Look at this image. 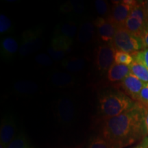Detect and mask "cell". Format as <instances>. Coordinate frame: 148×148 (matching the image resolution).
<instances>
[{"label":"cell","mask_w":148,"mask_h":148,"mask_svg":"<svg viewBox=\"0 0 148 148\" xmlns=\"http://www.w3.org/2000/svg\"><path fill=\"white\" fill-rule=\"evenodd\" d=\"M34 60L40 66H50L53 65V60L48 53H40L35 56Z\"/></svg>","instance_id":"28"},{"label":"cell","mask_w":148,"mask_h":148,"mask_svg":"<svg viewBox=\"0 0 148 148\" xmlns=\"http://www.w3.org/2000/svg\"><path fill=\"white\" fill-rule=\"evenodd\" d=\"M145 24L141 22L138 18L130 16L125 21L123 27L130 33L138 37H141L145 29Z\"/></svg>","instance_id":"19"},{"label":"cell","mask_w":148,"mask_h":148,"mask_svg":"<svg viewBox=\"0 0 148 148\" xmlns=\"http://www.w3.org/2000/svg\"><path fill=\"white\" fill-rule=\"evenodd\" d=\"M143 4L144 8H145L146 14H147V16L148 18V0H146V1H143Z\"/></svg>","instance_id":"33"},{"label":"cell","mask_w":148,"mask_h":148,"mask_svg":"<svg viewBox=\"0 0 148 148\" xmlns=\"http://www.w3.org/2000/svg\"><path fill=\"white\" fill-rule=\"evenodd\" d=\"M26 148H32V147H31V146H29V147H27Z\"/></svg>","instance_id":"35"},{"label":"cell","mask_w":148,"mask_h":148,"mask_svg":"<svg viewBox=\"0 0 148 148\" xmlns=\"http://www.w3.org/2000/svg\"><path fill=\"white\" fill-rule=\"evenodd\" d=\"M95 7L98 15L100 17H108L111 9L108 1L104 0H96L95 1Z\"/></svg>","instance_id":"24"},{"label":"cell","mask_w":148,"mask_h":148,"mask_svg":"<svg viewBox=\"0 0 148 148\" xmlns=\"http://www.w3.org/2000/svg\"><path fill=\"white\" fill-rule=\"evenodd\" d=\"M130 16L138 18L140 21L145 23V25L148 23V18L145 8L143 6V1H137V2L132 8V10L131 11L130 15Z\"/></svg>","instance_id":"22"},{"label":"cell","mask_w":148,"mask_h":148,"mask_svg":"<svg viewBox=\"0 0 148 148\" xmlns=\"http://www.w3.org/2000/svg\"><path fill=\"white\" fill-rule=\"evenodd\" d=\"M86 59L80 56H69L61 61V66L70 73H78L84 69Z\"/></svg>","instance_id":"17"},{"label":"cell","mask_w":148,"mask_h":148,"mask_svg":"<svg viewBox=\"0 0 148 148\" xmlns=\"http://www.w3.org/2000/svg\"><path fill=\"white\" fill-rule=\"evenodd\" d=\"M96 34V29L93 21L84 20L79 25L76 41L82 44H88L93 40Z\"/></svg>","instance_id":"13"},{"label":"cell","mask_w":148,"mask_h":148,"mask_svg":"<svg viewBox=\"0 0 148 148\" xmlns=\"http://www.w3.org/2000/svg\"><path fill=\"white\" fill-rule=\"evenodd\" d=\"M132 148H148V136H145L137 145Z\"/></svg>","instance_id":"31"},{"label":"cell","mask_w":148,"mask_h":148,"mask_svg":"<svg viewBox=\"0 0 148 148\" xmlns=\"http://www.w3.org/2000/svg\"><path fill=\"white\" fill-rule=\"evenodd\" d=\"M50 82L53 86L60 88H66L73 86L76 82V77L67 72L58 71L51 74Z\"/></svg>","instance_id":"14"},{"label":"cell","mask_w":148,"mask_h":148,"mask_svg":"<svg viewBox=\"0 0 148 148\" xmlns=\"http://www.w3.org/2000/svg\"><path fill=\"white\" fill-rule=\"evenodd\" d=\"M112 2V5L111 7L110 12L107 18L117 27H123L137 1L124 0L113 1Z\"/></svg>","instance_id":"8"},{"label":"cell","mask_w":148,"mask_h":148,"mask_svg":"<svg viewBox=\"0 0 148 148\" xmlns=\"http://www.w3.org/2000/svg\"><path fill=\"white\" fill-rule=\"evenodd\" d=\"M78 28L77 22L75 19L68 18L62 21L56 27L51 40L71 51L74 40L76 39Z\"/></svg>","instance_id":"3"},{"label":"cell","mask_w":148,"mask_h":148,"mask_svg":"<svg viewBox=\"0 0 148 148\" xmlns=\"http://www.w3.org/2000/svg\"><path fill=\"white\" fill-rule=\"evenodd\" d=\"M86 5L79 0H71L66 1L60 7V12L63 14L71 16H79L84 13Z\"/></svg>","instance_id":"16"},{"label":"cell","mask_w":148,"mask_h":148,"mask_svg":"<svg viewBox=\"0 0 148 148\" xmlns=\"http://www.w3.org/2000/svg\"><path fill=\"white\" fill-rule=\"evenodd\" d=\"M13 25L12 21L5 14H0V33L1 34H8L12 32Z\"/></svg>","instance_id":"26"},{"label":"cell","mask_w":148,"mask_h":148,"mask_svg":"<svg viewBox=\"0 0 148 148\" xmlns=\"http://www.w3.org/2000/svg\"><path fill=\"white\" fill-rule=\"evenodd\" d=\"M16 123L11 115L4 116L1 120L0 128V147L7 148L12 140L15 138Z\"/></svg>","instance_id":"11"},{"label":"cell","mask_w":148,"mask_h":148,"mask_svg":"<svg viewBox=\"0 0 148 148\" xmlns=\"http://www.w3.org/2000/svg\"><path fill=\"white\" fill-rule=\"evenodd\" d=\"M19 51V45L17 40L12 36L3 37L0 42V52L3 60L9 61L13 59Z\"/></svg>","instance_id":"12"},{"label":"cell","mask_w":148,"mask_h":148,"mask_svg":"<svg viewBox=\"0 0 148 148\" xmlns=\"http://www.w3.org/2000/svg\"><path fill=\"white\" fill-rule=\"evenodd\" d=\"M78 148H81V147H78Z\"/></svg>","instance_id":"36"},{"label":"cell","mask_w":148,"mask_h":148,"mask_svg":"<svg viewBox=\"0 0 148 148\" xmlns=\"http://www.w3.org/2000/svg\"><path fill=\"white\" fill-rule=\"evenodd\" d=\"M137 101L121 90L109 89L103 91L98 98V113L101 120L114 117L132 108Z\"/></svg>","instance_id":"2"},{"label":"cell","mask_w":148,"mask_h":148,"mask_svg":"<svg viewBox=\"0 0 148 148\" xmlns=\"http://www.w3.org/2000/svg\"><path fill=\"white\" fill-rule=\"evenodd\" d=\"M143 115L146 131H147V134L148 136V107L143 106Z\"/></svg>","instance_id":"32"},{"label":"cell","mask_w":148,"mask_h":148,"mask_svg":"<svg viewBox=\"0 0 148 148\" xmlns=\"http://www.w3.org/2000/svg\"><path fill=\"white\" fill-rule=\"evenodd\" d=\"M55 112L62 124H69L75 118L77 106L74 99L69 95H61L56 101Z\"/></svg>","instance_id":"7"},{"label":"cell","mask_w":148,"mask_h":148,"mask_svg":"<svg viewBox=\"0 0 148 148\" xmlns=\"http://www.w3.org/2000/svg\"><path fill=\"white\" fill-rule=\"evenodd\" d=\"M98 38L103 43H110L118 27L107 18L97 17L93 21Z\"/></svg>","instance_id":"9"},{"label":"cell","mask_w":148,"mask_h":148,"mask_svg":"<svg viewBox=\"0 0 148 148\" xmlns=\"http://www.w3.org/2000/svg\"><path fill=\"white\" fill-rule=\"evenodd\" d=\"M134 62L132 55L125 51L116 50L114 55V62L116 64L130 66Z\"/></svg>","instance_id":"23"},{"label":"cell","mask_w":148,"mask_h":148,"mask_svg":"<svg viewBox=\"0 0 148 148\" xmlns=\"http://www.w3.org/2000/svg\"><path fill=\"white\" fill-rule=\"evenodd\" d=\"M145 84L130 73L120 82L119 87L123 90L122 92L125 95L132 98L133 100L137 101L138 95Z\"/></svg>","instance_id":"10"},{"label":"cell","mask_w":148,"mask_h":148,"mask_svg":"<svg viewBox=\"0 0 148 148\" xmlns=\"http://www.w3.org/2000/svg\"><path fill=\"white\" fill-rule=\"evenodd\" d=\"M47 51V53L50 56L54 61H62L65 58V56L69 53L67 51L51 40L48 46Z\"/></svg>","instance_id":"20"},{"label":"cell","mask_w":148,"mask_h":148,"mask_svg":"<svg viewBox=\"0 0 148 148\" xmlns=\"http://www.w3.org/2000/svg\"><path fill=\"white\" fill-rule=\"evenodd\" d=\"M140 38H141L142 41H143L145 49L148 48V23L146 24L145 29H144V31L143 32V34H142Z\"/></svg>","instance_id":"30"},{"label":"cell","mask_w":148,"mask_h":148,"mask_svg":"<svg viewBox=\"0 0 148 148\" xmlns=\"http://www.w3.org/2000/svg\"><path fill=\"white\" fill-rule=\"evenodd\" d=\"M132 55L134 58V61L141 64L146 69H148V48L132 53Z\"/></svg>","instance_id":"27"},{"label":"cell","mask_w":148,"mask_h":148,"mask_svg":"<svg viewBox=\"0 0 148 148\" xmlns=\"http://www.w3.org/2000/svg\"><path fill=\"white\" fill-rule=\"evenodd\" d=\"M87 148H112V147L108 140L99 134L90 138Z\"/></svg>","instance_id":"25"},{"label":"cell","mask_w":148,"mask_h":148,"mask_svg":"<svg viewBox=\"0 0 148 148\" xmlns=\"http://www.w3.org/2000/svg\"><path fill=\"white\" fill-rule=\"evenodd\" d=\"M130 73V66L114 63L106 73V78L110 82H121Z\"/></svg>","instance_id":"15"},{"label":"cell","mask_w":148,"mask_h":148,"mask_svg":"<svg viewBox=\"0 0 148 148\" xmlns=\"http://www.w3.org/2000/svg\"><path fill=\"white\" fill-rule=\"evenodd\" d=\"M137 102L143 106L148 107V83H146L138 97Z\"/></svg>","instance_id":"29"},{"label":"cell","mask_w":148,"mask_h":148,"mask_svg":"<svg viewBox=\"0 0 148 148\" xmlns=\"http://www.w3.org/2000/svg\"><path fill=\"white\" fill-rule=\"evenodd\" d=\"M130 73L138 77L140 80L145 83H148V69L141 64L134 61L130 65Z\"/></svg>","instance_id":"21"},{"label":"cell","mask_w":148,"mask_h":148,"mask_svg":"<svg viewBox=\"0 0 148 148\" xmlns=\"http://www.w3.org/2000/svg\"><path fill=\"white\" fill-rule=\"evenodd\" d=\"M79 147H66V148H78Z\"/></svg>","instance_id":"34"},{"label":"cell","mask_w":148,"mask_h":148,"mask_svg":"<svg viewBox=\"0 0 148 148\" xmlns=\"http://www.w3.org/2000/svg\"><path fill=\"white\" fill-rule=\"evenodd\" d=\"M101 134L112 148H124L147 136L143 106L137 102L132 108L114 117L101 120Z\"/></svg>","instance_id":"1"},{"label":"cell","mask_w":148,"mask_h":148,"mask_svg":"<svg viewBox=\"0 0 148 148\" xmlns=\"http://www.w3.org/2000/svg\"><path fill=\"white\" fill-rule=\"evenodd\" d=\"M110 43L116 50L131 54L145 49L141 38L130 33L123 27H118Z\"/></svg>","instance_id":"4"},{"label":"cell","mask_w":148,"mask_h":148,"mask_svg":"<svg viewBox=\"0 0 148 148\" xmlns=\"http://www.w3.org/2000/svg\"><path fill=\"white\" fill-rule=\"evenodd\" d=\"M116 49L111 43H101L94 51L93 64L96 71L101 73H107L114 63V55Z\"/></svg>","instance_id":"6"},{"label":"cell","mask_w":148,"mask_h":148,"mask_svg":"<svg viewBox=\"0 0 148 148\" xmlns=\"http://www.w3.org/2000/svg\"><path fill=\"white\" fill-rule=\"evenodd\" d=\"M42 29L40 26L25 30L21 35L18 54L26 57L39 51L42 47Z\"/></svg>","instance_id":"5"},{"label":"cell","mask_w":148,"mask_h":148,"mask_svg":"<svg viewBox=\"0 0 148 148\" xmlns=\"http://www.w3.org/2000/svg\"><path fill=\"white\" fill-rule=\"evenodd\" d=\"M13 89L16 93L19 95H28L37 92L38 86L34 81L28 79H19L14 82Z\"/></svg>","instance_id":"18"}]
</instances>
